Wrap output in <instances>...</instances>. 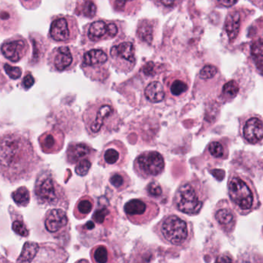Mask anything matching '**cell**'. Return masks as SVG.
Instances as JSON below:
<instances>
[{
    "instance_id": "cell-1",
    "label": "cell",
    "mask_w": 263,
    "mask_h": 263,
    "mask_svg": "<svg viewBox=\"0 0 263 263\" xmlns=\"http://www.w3.org/2000/svg\"><path fill=\"white\" fill-rule=\"evenodd\" d=\"M38 158L29 139L18 133L0 137V173L7 180L16 182L31 176Z\"/></svg>"
},
{
    "instance_id": "cell-2",
    "label": "cell",
    "mask_w": 263,
    "mask_h": 263,
    "mask_svg": "<svg viewBox=\"0 0 263 263\" xmlns=\"http://www.w3.org/2000/svg\"><path fill=\"white\" fill-rule=\"evenodd\" d=\"M86 130L91 136L119 127L121 118L114 105L108 98L98 100L91 105L83 115Z\"/></svg>"
},
{
    "instance_id": "cell-3",
    "label": "cell",
    "mask_w": 263,
    "mask_h": 263,
    "mask_svg": "<svg viewBox=\"0 0 263 263\" xmlns=\"http://www.w3.org/2000/svg\"><path fill=\"white\" fill-rule=\"evenodd\" d=\"M202 183L194 179L181 184L174 196V204L178 210L188 215L198 214L204 203Z\"/></svg>"
},
{
    "instance_id": "cell-4",
    "label": "cell",
    "mask_w": 263,
    "mask_h": 263,
    "mask_svg": "<svg viewBox=\"0 0 263 263\" xmlns=\"http://www.w3.org/2000/svg\"><path fill=\"white\" fill-rule=\"evenodd\" d=\"M228 192L231 203L240 211H250L255 206L256 190L248 176L240 173L231 174L228 178Z\"/></svg>"
},
{
    "instance_id": "cell-5",
    "label": "cell",
    "mask_w": 263,
    "mask_h": 263,
    "mask_svg": "<svg viewBox=\"0 0 263 263\" xmlns=\"http://www.w3.org/2000/svg\"><path fill=\"white\" fill-rule=\"evenodd\" d=\"M134 171L143 179L158 177L162 174L165 167L163 155L157 151L142 152L134 160Z\"/></svg>"
},
{
    "instance_id": "cell-6",
    "label": "cell",
    "mask_w": 263,
    "mask_h": 263,
    "mask_svg": "<svg viewBox=\"0 0 263 263\" xmlns=\"http://www.w3.org/2000/svg\"><path fill=\"white\" fill-rule=\"evenodd\" d=\"M35 195L40 203L56 205L63 198L64 191L50 172H43L36 182Z\"/></svg>"
},
{
    "instance_id": "cell-7",
    "label": "cell",
    "mask_w": 263,
    "mask_h": 263,
    "mask_svg": "<svg viewBox=\"0 0 263 263\" xmlns=\"http://www.w3.org/2000/svg\"><path fill=\"white\" fill-rule=\"evenodd\" d=\"M161 229L164 239L171 244H182L188 237V225L185 220L177 216L166 217Z\"/></svg>"
},
{
    "instance_id": "cell-8",
    "label": "cell",
    "mask_w": 263,
    "mask_h": 263,
    "mask_svg": "<svg viewBox=\"0 0 263 263\" xmlns=\"http://www.w3.org/2000/svg\"><path fill=\"white\" fill-rule=\"evenodd\" d=\"M110 56L115 68L123 73H129L135 65V49L134 45L129 42L113 46L110 50Z\"/></svg>"
},
{
    "instance_id": "cell-9",
    "label": "cell",
    "mask_w": 263,
    "mask_h": 263,
    "mask_svg": "<svg viewBox=\"0 0 263 263\" xmlns=\"http://www.w3.org/2000/svg\"><path fill=\"white\" fill-rule=\"evenodd\" d=\"M128 149L122 142L114 140L107 143L101 156V163L105 167H121L126 159Z\"/></svg>"
},
{
    "instance_id": "cell-10",
    "label": "cell",
    "mask_w": 263,
    "mask_h": 263,
    "mask_svg": "<svg viewBox=\"0 0 263 263\" xmlns=\"http://www.w3.org/2000/svg\"><path fill=\"white\" fill-rule=\"evenodd\" d=\"M107 60L108 56L105 52L101 49H92L86 52L83 56V67L85 70L89 71L86 73L88 76H92L94 71H98V80L102 81L107 77V73H104L105 70L103 69Z\"/></svg>"
},
{
    "instance_id": "cell-11",
    "label": "cell",
    "mask_w": 263,
    "mask_h": 263,
    "mask_svg": "<svg viewBox=\"0 0 263 263\" xmlns=\"http://www.w3.org/2000/svg\"><path fill=\"white\" fill-rule=\"evenodd\" d=\"M243 137L250 144H258L263 138L262 120L259 116H252L245 122L243 130Z\"/></svg>"
},
{
    "instance_id": "cell-12",
    "label": "cell",
    "mask_w": 263,
    "mask_h": 263,
    "mask_svg": "<svg viewBox=\"0 0 263 263\" xmlns=\"http://www.w3.org/2000/svg\"><path fill=\"white\" fill-rule=\"evenodd\" d=\"M50 58L53 68L60 72L69 70L74 62V54L70 48L67 46H61L55 49Z\"/></svg>"
},
{
    "instance_id": "cell-13",
    "label": "cell",
    "mask_w": 263,
    "mask_h": 263,
    "mask_svg": "<svg viewBox=\"0 0 263 263\" xmlns=\"http://www.w3.org/2000/svg\"><path fill=\"white\" fill-rule=\"evenodd\" d=\"M27 48V43L24 40H13L4 43L1 46V52L9 60L16 62L25 56Z\"/></svg>"
},
{
    "instance_id": "cell-14",
    "label": "cell",
    "mask_w": 263,
    "mask_h": 263,
    "mask_svg": "<svg viewBox=\"0 0 263 263\" xmlns=\"http://www.w3.org/2000/svg\"><path fill=\"white\" fill-rule=\"evenodd\" d=\"M166 88L170 95L174 98H180L189 90V80L180 74L171 75L165 80Z\"/></svg>"
},
{
    "instance_id": "cell-15",
    "label": "cell",
    "mask_w": 263,
    "mask_h": 263,
    "mask_svg": "<svg viewBox=\"0 0 263 263\" xmlns=\"http://www.w3.org/2000/svg\"><path fill=\"white\" fill-rule=\"evenodd\" d=\"M50 34L55 41H69L72 37V27L69 19L65 17L55 19L52 22Z\"/></svg>"
},
{
    "instance_id": "cell-16",
    "label": "cell",
    "mask_w": 263,
    "mask_h": 263,
    "mask_svg": "<svg viewBox=\"0 0 263 263\" xmlns=\"http://www.w3.org/2000/svg\"><path fill=\"white\" fill-rule=\"evenodd\" d=\"M68 223V218L62 209H55L50 210L45 220V227L50 233H56L65 227Z\"/></svg>"
},
{
    "instance_id": "cell-17",
    "label": "cell",
    "mask_w": 263,
    "mask_h": 263,
    "mask_svg": "<svg viewBox=\"0 0 263 263\" xmlns=\"http://www.w3.org/2000/svg\"><path fill=\"white\" fill-rule=\"evenodd\" d=\"M154 203L142 199H134L130 200L125 204V213L130 217L141 216L145 214L149 207L153 206Z\"/></svg>"
},
{
    "instance_id": "cell-18",
    "label": "cell",
    "mask_w": 263,
    "mask_h": 263,
    "mask_svg": "<svg viewBox=\"0 0 263 263\" xmlns=\"http://www.w3.org/2000/svg\"><path fill=\"white\" fill-rule=\"evenodd\" d=\"M146 98L152 103L162 102L166 96L164 86L160 82H151L144 89Z\"/></svg>"
},
{
    "instance_id": "cell-19",
    "label": "cell",
    "mask_w": 263,
    "mask_h": 263,
    "mask_svg": "<svg viewBox=\"0 0 263 263\" xmlns=\"http://www.w3.org/2000/svg\"><path fill=\"white\" fill-rule=\"evenodd\" d=\"M91 153V149L83 143L70 145L67 150V159L70 163L80 162Z\"/></svg>"
},
{
    "instance_id": "cell-20",
    "label": "cell",
    "mask_w": 263,
    "mask_h": 263,
    "mask_svg": "<svg viewBox=\"0 0 263 263\" xmlns=\"http://www.w3.org/2000/svg\"><path fill=\"white\" fill-rule=\"evenodd\" d=\"M40 249V245L38 243L26 242L22 247V252L17 259V263H32Z\"/></svg>"
},
{
    "instance_id": "cell-21",
    "label": "cell",
    "mask_w": 263,
    "mask_h": 263,
    "mask_svg": "<svg viewBox=\"0 0 263 263\" xmlns=\"http://www.w3.org/2000/svg\"><path fill=\"white\" fill-rule=\"evenodd\" d=\"M240 28V15L238 12H233L227 16L225 22V29L230 41L237 37Z\"/></svg>"
},
{
    "instance_id": "cell-22",
    "label": "cell",
    "mask_w": 263,
    "mask_h": 263,
    "mask_svg": "<svg viewBox=\"0 0 263 263\" xmlns=\"http://www.w3.org/2000/svg\"><path fill=\"white\" fill-rule=\"evenodd\" d=\"M109 182L115 189L122 191L131 185V179L129 176L124 171L113 172L110 175Z\"/></svg>"
},
{
    "instance_id": "cell-23",
    "label": "cell",
    "mask_w": 263,
    "mask_h": 263,
    "mask_svg": "<svg viewBox=\"0 0 263 263\" xmlns=\"http://www.w3.org/2000/svg\"><path fill=\"white\" fill-rule=\"evenodd\" d=\"M107 35V25L103 21L93 22L88 30V37L93 42L99 41Z\"/></svg>"
},
{
    "instance_id": "cell-24",
    "label": "cell",
    "mask_w": 263,
    "mask_h": 263,
    "mask_svg": "<svg viewBox=\"0 0 263 263\" xmlns=\"http://www.w3.org/2000/svg\"><path fill=\"white\" fill-rule=\"evenodd\" d=\"M215 219L222 226H230L235 221L234 213L228 207L221 208L215 213Z\"/></svg>"
},
{
    "instance_id": "cell-25",
    "label": "cell",
    "mask_w": 263,
    "mask_h": 263,
    "mask_svg": "<svg viewBox=\"0 0 263 263\" xmlns=\"http://www.w3.org/2000/svg\"><path fill=\"white\" fill-rule=\"evenodd\" d=\"M209 155L215 159H224L227 157L226 146L220 141H213L208 146Z\"/></svg>"
},
{
    "instance_id": "cell-26",
    "label": "cell",
    "mask_w": 263,
    "mask_h": 263,
    "mask_svg": "<svg viewBox=\"0 0 263 263\" xmlns=\"http://www.w3.org/2000/svg\"><path fill=\"white\" fill-rule=\"evenodd\" d=\"M13 200L15 203L20 206H26L29 204L31 200L29 190L26 187H20L13 192Z\"/></svg>"
},
{
    "instance_id": "cell-27",
    "label": "cell",
    "mask_w": 263,
    "mask_h": 263,
    "mask_svg": "<svg viewBox=\"0 0 263 263\" xmlns=\"http://www.w3.org/2000/svg\"><path fill=\"white\" fill-rule=\"evenodd\" d=\"M252 55L254 61L257 65L258 70L261 71L262 68V41L261 39H259L258 41L254 43L252 46Z\"/></svg>"
},
{
    "instance_id": "cell-28",
    "label": "cell",
    "mask_w": 263,
    "mask_h": 263,
    "mask_svg": "<svg viewBox=\"0 0 263 263\" xmlns=\"http://www.w3.org/2000/svg\"><path fill=\"white\" fill-rule=\"evenodd\" d=\"M239 92V83L236 80H230L224 85L222 95L228 100L234 98Z\"/></svg>"
},
{
    "instance_id": "cell-29",
    "label": "cell",
    "mask_w": 263,
    "mask_h": 263,
    "mask_svg": "<svg viewBox=\"0 0 263 263\" xmlns=\"http://www.w3.org/2000/svg\"><path fill=\"white\" fill-rule=\"evenodd\" d=\"M137 36L140 40L146 43L152 41V27L149 23H143L139 26Z\"/></svg>"
},
{
    "instance_id": "cell-30",
    "label": "cell",
    "mask_w": 263,
    "mask_h": 263,
    "mask_svg": "<svg viewBox=\"0 0 263 263\" xmlns=\"http://www.w3.org/2000/svg\"><path fill=\"white\" fill-rule=\"evenodd\" d=\"M96 12H97V7L91 0H85L82 4L81 13H83V16L89 18L94 17Z\"/></svg>"
},
{
    "instance_id": "cell-31",
    "label": "cell",
    "mask_w": 263,
    "mask_h": 263,
    "mask_svg": "<svg viewBox=\"0 0 263 263\" xmlns=\"http://www.w3.org/2000/svg\"><path fill=\"white\" fill-rule=\"evenodd\" d=\"M218 69L212 65H206L200 71L199 76L201 80H210L217 74Z\"/></svg>"
},
{
    "instance_id": "cell-32",
    "label": "cell",
    "mask_w": 263,
    "mask_h": 263,
    "mask_svg": "<svg viewBox=\"0 0 263 263\" xmlns=\"http://www.w3.org/2000/svg\"><path fill=\"white\" fill-rule=\"evenodd\" d=\"M147 192L149 195L154 197V198H158L161 196L163 194V189L160 183L156 181H152L148 185Z\"/></svg>"
},
{
    "instance_id": "cell-33",
    "label": "cell",
    "mask_w": 263,
    "mask_h": 263,
    "mask_svg": "<svg viewBox=\"0 0 263 263\" xmlns=\"http://www.w3.org/2000/svg\"><path fill=\"white\" fill-rule=\"evenodd\" d=\"M91 167V162L87 159H83L78 162L76 166L75 172L78 176H85L89 173Z\"/></svg>"
},
{
    "instance_id": "cell-34",
    "label": "cell",
    "mask_w": 263,
    "mask_h": 263,
    "mask_svg": "<svg viewBox=\"0 0 263 263\" xmlns=\"http://www.w3.org/2000/svg\"><path fill=\"white\" fill-rule=\"evenodd\" d=\"M94 259L98 263H107L108 260V252L104 246H99L94 252Z\"/></svg>"
},
{
    "instance_id": "cell-35",
    "label": "cell",
    "mask_w": 263,
    "mask_h": 263,
    "mask_svg": "<svg viewBox=\"0 0 263 263\" xmlns=\"http://www.w3.org/2000/svg\"><path fill=\"white\" fill-rule=\"evenodd\" d=\"M12 228H13V231L16 234L19 235V236H22V237H26V236L29 235V231H28L26 225L22 221H14L13 222V225H12Z\"/></svg>"
},
{
    "instance_id": "cell-36",
    "label": "cell",
    "mask_w": 263,
    "mask_h": 263,
    "mask_svg": "<svg viewBox=\"0 0 263 263\" xmlns=\"http://www.w3.org/2000/svg\"><path fill=\"white\" fill-rule=\"evenodd\" d=\"M4 70L12 80H18L22 75V70L19 67H12L9 64H5Z\"/></svg>"
},
{
    "instance_id": "cell-37",
    "label": "cell",
    "mask_w": 263,
    "mask_h": 263,
    "mask_svg": "<svg viewBox=\"0 0 263 263\" xmlns=\"http://www.w3.org/2000/svg\"><path fill=\"white\" fill-rule=\"evenodd\" d=\"M77 208H78L79 212H80L81 214H89L93 209L92 202H91L90 200H87V199H84V200H80L78 206H77Z\"/></svg>"
},
{
    "instance_id": "cell-38",
    "label": "cell",
    "mask_w": 263,
    "mask_h": 263,
    "mask_svg": "<svg viewBox=\"0 0 263 263\" xmlns=\"http://www.w3.org/2000/svg\"><path fill=\"white\" fill-rule=\"evenodd\" d=\"M108 214L109 211L107 209H101L95 212L93 218H94V220L98 222V223H102L104 219H105L106 216Z\"/></svg>"
},
{
    "instance_id": "cell-39",
    "label": "cell",
    "mask_w": 263,
    "mask_h": 263,
    "mask_svg": "<svg viewBox=\"0 0 263 263\" xmlns=\"http://www.w3.org/2000/svg\"><path fill=\"white\" fill-rule=\"evenodd\" d=\"M44 146L45 149H50L55 146V139L52 134H46L42 143V146Z\"/></svg>"
},
{
    "instance_id": "cell-40",
    "label": "cell",
    "mask_w": 263,
    "mask_h": 263,
    "mask_svg": "<svg viewBox=\"0 0 263 263\" xmlns=\"http://www.w3.org/2000/svg\"><path fill=\"white\" fill-rule=\"evenodd\" d=\"M34 83H35V79L34 76L31 74L26 75L22 80V85L23 86L24 89H29L30 88L34 86Z\"/></svg>"
},
{
    "instance_id": "cell-41",
    "label": "cell",
    "mask_w": 263,
    "mask_h": 263,
    "mask_svg": "<svg viewBox=\"0 0 263 263\" xmlns=\"http://www.w3.org/2000/svg\"><path fill=\"white\" fill-rule=\"evenodd\" d=\"M118 32V26L114 23H110L107 25V36L108 37L113 38V37H116Z\"/></svg>"
},
{
    "instance_id": "cell-42",
    "label": "cell",
    "mask_w": 263,
    "mask_h": 263,
    "mask_svg": "<svg viewBox=\"0 0 263 263\" xmlns=\"http://www.w3.org/2000/svg\"><path fill=\"white\" fill-rule=\"evenodd\" d=\"M24 7L28 9L34 8V6H37L40 4V0H20Z\"/></svg>"
},
{
    "instance_id": "cell-43",
    "label": "cell",
    "mask_w": 263,
    "mask_h": 263,
    "mask_svg": "<svg viewBox=\"0 0 263 263\" xmlns=\"http://www.w3.org/2000/svg\"><path fill=\"white\" fill-rule=\"evenodd\" d=\"M239 0H218V2L221 5L224 6L225 7H231L234 6L235 4H237Z\"/></svg>"
},
{
    "instance_id": "cell-44",
    "label": "cell",
    "mask_w": 263,
    "mask_h": 263,
    "mask_svg": "<svg viewBox=\"0 0 263 263\" xmlns=\"http://www.w3.org/2000/svg\"><path fill=\"white\" fill-rule=\"evenodd\" d=\"M215 263H232L231 258L227 255H221L217 258Z\"/></svg>"
},
{
    "instance_id": "cell-45",
    "label": "cell",
    "mask_w": 263,
    "mask_h": 263,
    "mask_svg": "<svg viewBox=\"0 0 263 263\" xmlns=\"http://www.w3.org/2000/svg\"><path fill=\"white\" fill-rule=\"evenodd\" d=\"M127 1H128V0H116V2H115V7H116V10H123Z\"/></svg>"
},
{
    "instance_id": "cell-46",
    "label": "cell",
    "mask_w": 263,
    "mask_h": 263,
    "mask_svg": "<svg viewBox=\"0 0 263 263\" xmlns=\"http://www.w3.org/2000/svg\"><path fill=\"white\" fill-rule=\"evenodd\" d=\"M161 4L166 7H171L176 2V0H161Z\"/></svg>"
},
{
    "instance_id": "cell-47",
    "label": "cell",
    "mask_w": 263,
    "mask_h": 263,
    "mask_svg": "<svg viewBox=\"0 0 263 263\" xmlns=\"http://www.w3.org/2000/svg\"><path fill=\"white\" fill-rule=\"evenodd\" d=\"M86 228H87V229H92V228H94V224L93 222H88L86 224Z\"/></svg>"
},
{
    "instance_id": "cell-48",
    "label": "cell",
    "mask_w": 263,
    "mask_h": 263,
    "mask_svg": "<svg viewBox=\"0 0 263 263\" xmlns=\"http://www.w3.org/2000/svg\"><path fill=\"white\" fill-rule=\"evenodd\" d=\"M77 263H89V261H88L86 259H82L80 260V261H79Z\"/></svg>"
}]
</instances>
